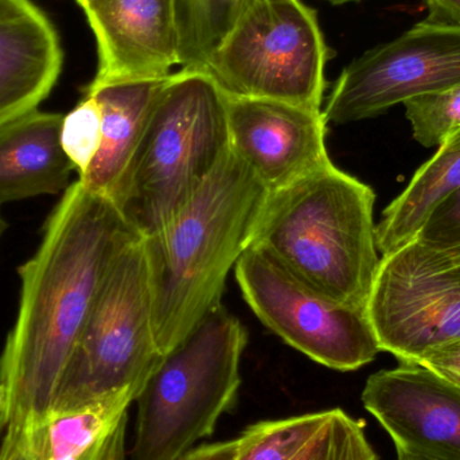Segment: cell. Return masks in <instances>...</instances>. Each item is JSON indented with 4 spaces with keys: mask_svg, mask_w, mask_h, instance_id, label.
<instances>
[{
    "mask_svg": "<svg viewBox=\"0 0 460 460\" xmlns=\"http://www.w3.org/2000/svg\"><path fill=\"white\" fill-rule=\"evenodd\" d=\"M139 238L108 197L78 180L64 191L19 268L18 314L0 354V435L50 412L105 275Z\"/></svg>",
    "mask_w": 460,
    "mask_h": 460,
    "instance_id": "obj_1",
    "label": "cell"
},
{
    "mask_svg": "<svg viewBox=\"0 0 460 460\" xmlns=\"http://www.w3.org/2000/svg\"><path fill=\"white\" fill-rule=\"evenodd\" d=\"M268 194L229 147L177 216L143 238L164 356L220 307L228 273L248 248Z\"/></svg>",
    "mask_w": 460,
    "mask_h": 460,
    "instance_id": "obj_2",
    "label": "cell"
},
{
    "mask_svg": "<svg viewBox=\"0 0 460 460\" xmlns=\"http://www.w3.org/2000/svg\"><path fill=\"white\" fill-rule=\"evenodd\" d=\"M376 194L334 164L268 194L249 246L324 296L367 308L381 257Z\"/></svg>",
    "mask_w": 460,
    "mask_h": 460,
    "instance_id": "obj_3",
    "label": "cell"
},
{
    "mask_svg": "<svg viewBox=\"0 0 460 460\" xmlns=\"http://www.w3.org/2000/svg\"><path fill=\"white\" fill-rule=\"evenodd\" d=\"M229 150L226 97L208 73H172L108 199L142 238L188 204Z\"/></svg>",
    "mask_w": 460,
    "mask_h": 460,
    "instance_id": "obj_4",
    "label": "cell"
},
{
    "mask_svg": "<svg viewBox=\"0 0 460 460\" xmlns=\"http://www.w3.org/2000/svg\"><path fill=\"white\" fill-rule=\"evenodd\" d=\"M246 343L245 327L221 305L164 357L137 399L131 460H177L212 437L237 399Z\"/></svg>",
    "mask_w": 460,
    "mask_h": 460,
    "instance_id": "obj_5",
    "label": "cell"
},
{
    "mask_svg": "<svg viewBox=\"0 0 460 460\" xmlns=\"http://www.w3.org/2000/svg\"><path fill=\"white\" fill-rule=\"evenodd\" d=\"M153 321L143 238L129 243L102 280L65 367L50 412L137 402L164 361Z\"/></svg>",
    "mask_w": 460,
    "mask_h": 460,
    "instance_id": "obj_6",
    "label": "cell"
},
{
    "mask_svg": "<svg viewBox=\"0 0 460 460\" xmlns=\"http://www.w3.org/2000/svg\"><path fill=\"white\" fill-rule=\"evenodd\" d=\"M330 49L302 0H245L201 72L230 97L322 110Z\"/></svg>",
    "mask_w": 460,
    "mask_h": 460,
    "instance_id": "obj_7",
    "label": "cell"
},
{
    "mask_svg": "<svg viewBox=\"0 0 460 460\" xmlns=\"http://www.w3.org/2000/svg\"><path fill=\"white\" fill-rule=\"evenodd\" d=\"M234 275L260 322L313 361L351 372L380 353L367 308L324 296L262 249L248 246L235 262Z\"/></svg>",
    "mask_w": 460,
    "mask_h": 460,
    "instance_id": "obj_8",
    "label": "cell"
},
{
    "mask_svg": "<svg viewBox=\"0 0 460 460\" xmlns=\"http://www.w3.org/2000/svg\"><path fill=\"white\" fill-rule=\"evenodd\" d=\"M367 313L381 351L404 364L460 340V248L415 238L381 256Z\"/></svg>",
    "mask_w": 460,
    "mask_h": 460,
    "instance_id": "obj_9",
    "label": "cell"
},
{
    "mask_svg": "<svg viewBox=\"0 0 460 460\" xmlns=\"http://www.w3.org/2000/svg\"><path fill=\"white\" fill-rule=\"evenodd\" d=\"M458 84L460 24L424 19L351 61L335 81L323 115L327 123H354Z\"/></svg>",
    "mask_w": 460,
    "mask_h": 460,
    "instance_id": "obj_10",
    "label": "cell"
},
{
    "mask_svg": "<svg viewBox=\"0 0 460 460\" xmlns=\"http://www.w3.org/2000/svg\"><path fill=\"white\" fill-rule=\"evenodd\" d=\"M365 410L396 446L399 460H460V386L415 362L367 378Z\"/></svg>",
    "mask_w": 460,
    "mask_h": 460,
    "instance_id": "obj_11",
    "label": "cell"
},
{
    "mask_svg": "<svg viewBox=\"0 0 460 460\" xmlns=\"http://www.w3.org/2000/svg\"><path fill=\"white\" fill-rule=\"evenodd\" d=\"M226 97L230 150L268 193L332 164L323 111L278 100Z\"/></svg>",
    "mask_w": 460,
    "mask_h": 460,
    "instance_id": "obj_12",
    "label": "cell"
},
{
    "mask_svg": "<svg viewBox=\"0 0 460 460\" xmlns=\"http://www.w3.org/2000/svg\"><path fill=\"white\" fill-rule=\"evenodd\" d=\"M83 10L99 56L89 88L167 77L180 66L172 0H91Z\"/></svg>",
    "mask_w": 460,
    "mask_h": 460,
    "instance_id": "obj_13",
    "label": "cell"
},
{
    "mask_svg": "<svg viewBox=\"0 0 460 460\" xmlns=\"http://www.w3.org/2000/svg\"><path fill=\"white\" fill-rule=\"evenodd\" d=\"M58 32L32 0H0V128L34 112L61 75Z\"/></svg>",
    "mask_w": 460,
    "mask_h": 460,
    "instance_id": "obj_14",
    "label": "cell"
},
{
    "mask_svg": "<svg viewBox=\"0 0 460 460\" xmlns=\"http://www.w3.org/2000/svg\"><path fill=\"white\" fill-rule=\"evenodd\" d=\"M128 408L105 402L13 424L0 435V460H126Z\"/></svg>",
    "mask_w": 460,
    "mask_h": 460,
    "instance_id": "obj_15",
    "label": "cell"
},
{
    "mask_svg": "<svg viewBox=\"0 0 460 460\" xmlns=\"http://www.w3.org/2000/svg\"><path fill=\"white\" fill-rule=\"evenodd\" d=\"M61 113H27L0 128V205L58 194L73 170L59 140Z\"/></svg>",
    "mask_w": 460,
    "mask_h": 460,
    "instance_id": "obj_16",
    "label": "cell"
},
{
    "mask_svg": "<svg viewBox=\"0 0 460 460\" xmlns=\"http://www.w3.org/2000/svg\"><path fill=\"white\" fill-rule=\"evenodd\" d=\"M170 75L86 86L84 93L94 96L102 111L99 153L86 174L78 178L89 190L111 196L142 139L154 104Z\"/></svg>",
    "mask_w": 460,
    "mask_h": 460,
    "instance_id": "obj_17",
    "label": "cell"
},
{
    "mask_svg": "<svg viewBox=\"0 0 460 460\" xmlns=\"http://www.w3.org/2000/svg\"><path fill=\"white\" fill-rule=\"evenodd\" d=\"M459 189L460 128L440 143L437 154L384 210L380 223L376 224V243L381 256L415 240L435 209Z\"/></svg>",
    "mask_w": 460,
    "mask_h": 460,
    "instance_id": "obj_18",
    "label": "cell"
},
{
    "mask_svg": "<svg viewBox=\"0 0 460 460\" xmlns=\"http://www.w3.org/2000/svg\"><path fill=\"white\" fill-rule=\"evenodd\" d=\"M245 0H172L180 66L202 70L234 23Z\"/></svg>",
    "mask_w": 460,
    "mask_h": 460,
    "instance_id": "obj_19",
    "label": "cell"
},
{
    "mask_svg": "<svg viewBox=\"0 0 460 460\" xmlns=\"http://www.w3.org/2000/svg\"><path fill=\"white\" fill-rule=\"evenodd\" d=\"M329 413L321 411L249 426L238 437L235 460H292L321 431Z\"/></svg>",
    "mask_w": 460,
    "mask_h": 460,
    "instance_id": "obj_20",
    "label": "cell"
},
{
    "mask_svg": "<svg viewBox=\"0 0 460 460\" xmlns=\"http://www.w3.org/2000/svg\"><path fill=\"white\" fill-rule=\"evenodd\" d=\"M292 460H378L365 434V423L341 410H330L321 431Z\"/></svg>",
    "mask_w": 460,
    "mask_h": 460,
    "instance_id": "obj_21",
    "label": "cell"
},
{
    "mask_svg": "<svg viewBox=\"0 0 460 460\" xmlns=\"http://www.w3.org/2000/svg\"><path fill=\"white\" fill-rule=\"evenodd\" d=\"M404 108L413 137L424 147H439L460 128V84L407 100Z\"/></svg>",
    "mask_w": 460,
    "mask_h": 460,
    "instance_id": "obj_22",
    "label": "cell"
},
{
    "mask_svg": "<svg viewBox=\"0 0 460 460\" xmlns=\"http://www.w3.org/2000/svg\"><path fill=\"white\" fill-rule=\"evenodd\" d=\"M59 140L73 170L83 178L102 145V111L92 94L83 99L62 118Z\"/></svg>",
    "mask_w": 460,
    "mask_h": 460,
    "instance_id": "obj_23",
    "label": "cell"
},
{
    "mask_svg": "<svg viewBox=\"0 0 460 460\" xmlns=\"http://www.w3.org/2000/svg\"><path fill=\"white\" fill-rule=\"evenodd\" d=\"M416 238L437 248H460V189L435 209Z\"/></svg>",
    "mask_w": 460,
    "mask_h": 460,
    "instance_id": "obj_24",
    "label": "cell"
},
{
    "mask_svg": "<svg viewBox=\"0 0 460 460\" xmlns=\"http://www.w3.org/2000/svg\"><path fill=\"white\" fill-rule=\"evenodd\" d=\"M418 364L424 365L460 386V340L429 351Z\"/></svg>",
    "mask_w": 460,
    "mask_h": 460,
    "instance_id": "obj_25",
    "label": "cell"
},
{
    "mask_svg": "<svg viewBox=\"0 0 460 460\" xmlns=\"http://www.w3.org/2000/svg\"><path fill=\"white\" fill-rule=\"evenodd\" d=\"M238 456V438L223 442L204 443L191 447L177 460H235Z\"/></svg>",
    "mask_w": 460,
    "mask_h": 460,
    "instance_id": "obj_26",
    "label": "cell"
},
{
    "mask_svg": "<svg viewBox=\"0 0 460 460\" xmlns=\"http://www.w3.org/2000/svg\"><path fill=\"white\" fill-rule=\"evenodd\" d=\"M424 4L429 8V21L460 24V0H424Z\"/></svg>",
    "mask_w": 460,
    "mask_h": 460,
    "instance_id": "obj_27",
    "label": "cell"
},
{
    "mask_svg": "<svg viewBox=\"0 0 460 460\" xmlns=\"http://www.w3.org/2000/svg\"><path fill=\"white\" fill-rule=\"evenodd\" d=\"M8 228V224L5 223L4 218H3V216L0 215V237H2L3 233L5 232V229Z\"/></svg>",
    "mask_w": 460,
    "mask_h": 460,
    "instance_id": "obj_28",
    "label": "cell"
},
{
    "mask_svg": "<svg viewBox=\"0 0 460 460\" xmlns=\"http://www.w3.org/2000/svg\"><path fill=\"white\" fill-rule=\"evenodd\" d=\"M329 2L334 3V4H343V3L359 2V0H329Z\"/></svg>",
    "mask_w": 460,
    "mask_h": 460,
    "instance_id": "obj_29",
    "label": "cell"
},
{
    "mask_svg": "<svg viewBox=\"0 0 460 460\" xmlns=\"http://www.w3.org/2000/svg\"><path fill=\"white\" fill-rule=\"evenodd\" d=\"M77 2V4L80 5L81 8H85L86 4H88L91 0H75Z\"/></svg>",
    "mask_w": 460,
    "mask_h": 460,
    "instance_id": "obj_30",
    "label": "cell"
}]
</instances>
